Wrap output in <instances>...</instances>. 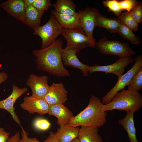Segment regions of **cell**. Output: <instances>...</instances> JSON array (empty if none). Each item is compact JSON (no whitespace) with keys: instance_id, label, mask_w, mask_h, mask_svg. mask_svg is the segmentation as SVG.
<instances>
[{"instance_id":"2","label":"cell","mask_w":142,"mask_h":142,"mask_svg":"<svg viewBox=\"0 0 142 142\" xmlns=\"http://www.w3.org/2000/svg\"><path fill=\"white\" fill-rule=\"evenodd\" d=\"M104 105L99 97L92 95L87 106L74 116L68 124L73 127L100 128L106 122L107 113L102 109Z\"/></svg>"},{"instance_id":"34","label":"cell","mask_w":142,"mask_h":142,"mask_svg":"<svg viewBox=\"0 0 142 142\" xmlns=\"http://www.w3.org/2000/svg\"><path fill=\"white\" fill-rule=\"evenodd\" d=\"M6 142H21L19 132L17 131L13 135L9 138Z\"/></svg>"},{"instance_id":"4","label":"cell","mask_w":142,"mask_h":142,"mask_svg":"<svg viewBox=\"0 0 142 142\" xmlns=\"http://www.w3.org/2000/svg\"><path fill=\"white\" fill-rule=\"evenodd\" d=\"M95 47L103 54L115 55L119 58L129 57L136 53L130 47L127 42L110 40L105 36L95 43Z\"/></svg>"},{"instance_id":"15","label":"cell","mask_w":142,"mask_h":142,"mask_svg":"<svg viewBox=\"0 0 142 142\" xmlns=\"http://www.w3.org/2000/svg\"><path fill=\"white\" fill-rule=\"evenodd\" d=\"M76 53L72 49H62L61 56L63 63L65 65L80 69L82 72L83 75L86 77L88 75L89 65L81 62L77 58Z\"/></svg>"},{"instance_id":"33","label":"cell","mask_w":142,"mask_h":142,"mask_svg":"<svg viewBox=\"0 0 142 142\" xmlns=\"http://www.w3.org/2000/svg\"><path fill=\"white\" fill-rule=\"evenodd\" d=\"M10 134L5 131L0 125V142H6Z\"/></svg>"},{"instance_id":"7","label":"cell","mask_w":142,"mask_h":142,"mask_svg":"<svg viewBox=\"0 0 142 142\" xmlns=\"http://www.w3.org/2000/svg\"><path fill=\"white\" fill-rule=\"evenodd\" d=\"M135 64L126 73L118 77V80L114 87L102 98V102L104 105L109 103L114 96L122 90L130 82L135 73L142 66V56L138 54L134 59Z\"/></svg>"},{"instance_id":"9","label":"cell","mask_w":142,"mask_h":142,"mask_svg":"<svg viewBox=\"0 0 142 142\" xmlns=\"http://www.w3.org/2000/svg\"><path fill=\"white\" fill-rule=\"evenodd\" d=\"M134 61L131 56L119 58L115 62L109 65L102 66L94 64L89 66L88 71L90 75L94 72H102L106 74H113L118 77L125 71V68Z\"/></svg>"},{"instance_id":"36","label":"cell","mask_w":142,"mask_h":142,"mask_svg":"<svg viewBox=\"0 0 142 142\" xmlns=\"http://www.w3.org/2000/svg\"><path fill=\"white\" fill-rule=\"evenodd\" d=\"M8 78L7 74L4 72H0V84L5 82Z\"/></svg>"},{"instance_id":"28","label":"cell","mask_w":142,"mask_h":142,"mask_svg":"<svg viewBox=\"0 0 142 142\" xmlns=\"http://www.w3.org/2000/svg\"><path fill=\"white\" fill-rule=\"evenodd\" d=\"M134 20L138 24L142 21V4L138 2L133 9L129 12Z\"/></svg>"},{"instance_id":"35","label":"cell","mask_w":142,"mask_h":142,"mask_svg":"<svg viewBox=\"0 0 142 142\" xmlns=\"http://www.w3.org/2000/svg\"><path fill=\"white\" fill-rule=\"evenodd\" d=\"M44 142H60L54 133L50 131L48 137L44 141Z\"/></svg>"},{"instance_id":"14","label":"cell","mask_w":142,"mask_h":142,"mask_svg":"<svg viewBox=\"0 0 142 142\" xmlns=\"http://www.w3.org/2000/svg\"><path fill=\"white\" fill-rule=\"evenodd\" d=\"M0 6L8 14L24 23L26 8L24 0H8L1 3Z\"/></svg>"},{"instance_id":"5","label":"cell","mask_w":142,"mask_h":142,"mask_svg":"<svg viewBox=\"0 0 142 142\" xmlns=\"http://www.w3.org/2000/svg\"><path fill=\"white\" fill-rule=\"evenodd\" d=\"M63 29L56 18L51 14L45 24L33 29V34L37 35L41 38V49H43L54 42L57 37L62 34Z\"/></svg>"},{"instance_id":"1","label":"cell","mask_w":142,"mask_h":142,"mask_svg":"<svg viewBox=\"0 0 142 142\" xmlns=\"http://www.w3.org/2000/svg\"><path fill=\"white\" fill-rule=\"evenodd\" d=\"M62 45L61 39H58L47 48L33 50L32 53L36 57L37 69L53 75L69 76V72L64 68L62 63L61 56Z\"/></svg>"},{"instance_id":"29","label":"cell","mask_w":142,"mask_h":142,"mask_svg":"<svg viewBox=\"0 0 142 142\" xmlns=\"http://www.w3.org/2000/svg\"><path fill=\"white\" fill-rule=\"evenodd\" d=\"M33 125L35 128L37 130L45 131L49 128L50 124L47 119L42 118H38L34 120Z\"/></svg>"},{"instance_id":"26","label":"cell","mask_w":142,"mask_h":142,"mask_svg":"<svg viewBox=\"0 0 142 142\" xmlns=\"http://www.w3.org/2000/svg\"><path fill=\"white\" fill-rule=\"evenodd\" d=\"M121 22L133 31H137L138 27V23L131 16L129 12L122 13L118 17Z\"/></svg>"},{"instance_id":"18","label":"cell","mask_w":142,"mask_h":142,"mask_svg":"<svg viewBox=\"0 0 142 142\" xmlns=\"http://www.w3.org/2000/svg\"><path fill=\"white\" fill-rule=\"evenodd\" d=\"M51 15L54 16L64 29H71L82 27L80 23L79 15L77 16L62 14L52 9Z\"/></svg>"},{"instance_id":"12","label":"cell","mask_w":142,"mask_h":142,"mask_svg":"<svg viewBox=\"0 0 142 142\" xmlns=\"http://www.w3.org/2000/svg\"><path fill=\"white\" fill-rule=\"evenodd\" d=\"M20 106L22 109L30 114L37 113L42 115L48 112L49 104L44 99L32 96L24 97Z\"/></svg>"},{"instance_id":"6","label":"cell","mask_w":142,"mask_h":142,"mask_svg":"<svg viewBox=\"0 0 142 142\" xmlns=\"http://www.w3.org/2000/svg\"><path fill=\"white\" fill-rule=\"evenodd\" d=\"M61 35L67 42L65 48L74 49L77 53L87 47L94 48L87 34L82 27L63 28Z\"/></svg>"},{"instance_id":"8","label":"cell","mask_w":142,"mask_h":142,"mask_svg":"<svg viewBox=\"0 0 142 142\" xmlns=\"http://www.w3.org/2000/svg\"><path fill=\"white\" fill-rule=\"evenodd\" d=\"M98 10L94 8L87 7L79 10V16L82 28L88 36L94 48L95 42L93 36V31L95 26V19Z\"/></svg>"},{"instance_id":"37","label":"cell","mask_w":142,"mask_h":142,"mask_svg":"<svg viewBox=\"0 0 142 142\" xmlns=\"http://www.w3.org/2000/svg\"><path fill=\"white\" fill-rule=\"evenodd\" d=\"M35 0H24L26 6L32 5Z\"/></svg>"},{"instance_id":"17","label":"cell","mask_w":142,"mask_h":142,"mask_svg":"<svg viewBox=\"0 0 142 142\" xmlns=\"http://www.w3.org/2000/svg\"><path fill=\"white\" fill-rule=\"evenodd\" d=\"M44 12L38 10L32 5L26 6L23 23L33 29L39 27Z\"/></svg>"},{"instance_id":"31","label":"cell","mask_w":142,"mask_h":142,"mask_svg":"<svg viewBox=\"0 0 142 142\" xmlns=\"http://www.w3.org/2000/svg\"><path fill=\"white\" fill-rule=\"evenodd\" d=\"M138 2L136 0H123L119 1L121 10H125L128 12H131L133 9Z\"/></svg>"},{"instance_id":"11","label":"cell","mask_w":142,"mask_h":142,"mask_svg":"<svg viewBox=\"0 0 142 142\" xmlns=\"http://www.w3.org/2000/svg\"><path fill=\"white\" fill-rule=\"evenodd\" d=\"M12 92L10 95L6 99L0 101V109L8 112L13 119L21 127L18 116L15 112L14 105L17 100L27 92L28 89L26 87L20 88L14 84L12 85Z\"/></svg>"},{"instance_id":"16","label":"cell","mask_w":142,"mask_h":142,"mask_svg":"<svg viewBox=\"0 0 142 142\" xmlns=\"http://www.w3.org/2000/svg\"><path fill=\"white\" fill-rule=\"evenodd\" d=\"M48 114L57 118V123L60 126L68 124L74 116L72 112L63 104H49Z\"/></svg>"},{"instance_id":"21","label":"cell","mask_w":142,"mask_h":142,"mask_svg":"<svg viewBox=\"0 0 142 142\" xmlns=\"http://www.w3.org/2000/svg\"><path fill=\"white\" fill-rule=\"evenodd\" d=\"M121 22L118 18H110L105 16L98 12L96 15L95 26L104 28L111 33H116Z\"/></svg>"},{"instance_id":"27","label":"cell","mask_w":142,"mask_h":142,"mask_svg":"<svg viewBox=\"0 0 142 142\" xmlns=\"http://www.w3.org/2000/svg\"><path fill=\"white\" fill-rule=\"evenodd\" d=\"M103 5L108 8L109 11L113 12L114 14L119 17L122 13L119 1L116 0H106L102 2Z\"/></svg>"},{"instance_id":"22","label":"cell","mask_w":142,"mask_h":142,"mask_svg":"<svg viewBox=\"0 0 142 142\" xmlns=\"http://www.w3.org/2000/svg\"><path fill=\"white\" fill-rule=\"evenodd\" d=\"M134 113L132 111L127 112L125 117L119 119L118 122L126 132L130 142H138L136 138L134 124Z\"/></svg>"},{"instance_id":"20","label":"cell","mask_w":142,"mask_h":142,"mask_svg":"<svg viewBox=\"0 0 142 142\" xmlns=\"http://www.w3.org/2000/svg\"><path fill=\"white\" fill-rule=\"evenodd\" d=\"M99 131L98 128L81 126L78 138L79 142H103L98 133Z\"/></svg>"},{"instance_id":"30","label":"cell","mask_w":142,"mask_h":142,"mask_svg":"<svg viewBox=\"0 0 142 142\" xmlns=\"http://www.w3.org/2000/svg\"><path fill=\"white\" fill-rule=\"evenodd\" d=\"M32 6L39 11L44 12L52 5L50 0H35Z\"/></svg>"},{"instance_id":"13","label":"cell","mask_w":142,"mask_h":142,"mask_svg":"<svg viewBox=\"0 0 142 142\" xmlns=\"http://www.w3.org/2000/svg\"><path fill=\"white\" fill-rule=\"evenodd\" d=\"M67 92L62 83H53L43 99L49 104H63L67 100Z\"/></svg>"},{"instance_id":"23","label":"cell","mask_w":142,"mask_h":142,"mask_svg":"<svg viewBox=\"0 0 142 142\" xmlns=\"http://www.w3.org/2000/svg\"><path fill=\"white\" fill-rule=\"evenodd\" d=\"M53 6L54 10L59 13L74 16H78V13L75 11L76 5L71 0H57Z\"/></svg>"},{"instance_id":"32","label":"cell","mask_w":142,"mask_h":142,"mask_svg":"<svg viewBox=\"0 0 142 142\" xmlns=\"http://www.w3.org/2000/svg\"><path fill=\"white\" fill-rule=\"evenodd\" d=\"M21 127L22 129L21 142H40L36 138H30L28 137L27 133L24 130L22 126Z\"/></svg>"},{"instance_id":"19","label":"cell","mask_w":142,"mask_h":142,"mask_svg":"<svg viewBox=\"0 0 142 142\" xmlns=\"http://www.w3.org/2000/svg\"><path fill=\"white\" fill-rule=\"evenodd\" d=\"M79 128L68 124L60 126L54 133L60 142H70L77 138Z\"/></svg>"},{"instance_id":"24","label":"cell","mask_w":142,"mask_h":142,"mask_svg":"<svg viewBox=\"0 0 142 142\" xmlns=\"http://www.w3.org/2000/svg\"><path fill=\"white\" fill-rule=\"evenodd\" d=\"M116 33L125 39L129 40L134 44H138L139 43V38L134 34L132 30L122 22Z\"/></svg>"},{"instance_id":"3","label":"cell","mask_w":142,"mask_h":142,"mask_svg":"<svg viewBox=\"0 0 142 142\" xmlns=\"http://www.w3.org/2000/svg\"><path fill=\"white\" fill-rule=\"evenodd\" d=\"M142 106V96L140 93L123 89L116 93L109 103L104 105L102 109L105 111L117 110L134 112Z\"/></svg>"},{"instance_id":"25","label":"cell","mask_w":142,"mask_h":142,"mask_svg":"<svg viewBox=\"0 0 142 142\" xmlns=\"http://www.w3.org/2000/svg\"><path fill=\"white\" fill-rule=\"evenodd\" d=\"M128 89L138 92L142 88V66L138 69L128 86Z\"/></svg>"},{"instance_id":"38","label":"cell","mask_w":142,"mask_h":142,"mask_svg":"<svg viewBox=\"0 0 142 142\" xmlns=\"http://www.w3.org/2000/svg\"><path fill=\"white\" fill-rule=\"evenodd\" d=\"M70 142H79L78 138H76Z\"/></svg>"},{"instance_id":"10","label":"cell","mask_w":142,"mask_h":142,"mask_svg":"<svg viewBox=\"0 0 142 142\" xmlns=\"http://www.w3.org/2000/svg\"><path fill=\"white\" fill-rule=\"evenodd\" d=\"M48 80V77L46 75L38 76L32 74L29 76L26 84L32 90V96L43 99L50 87Z\"/></svg>"}]
</instances>
